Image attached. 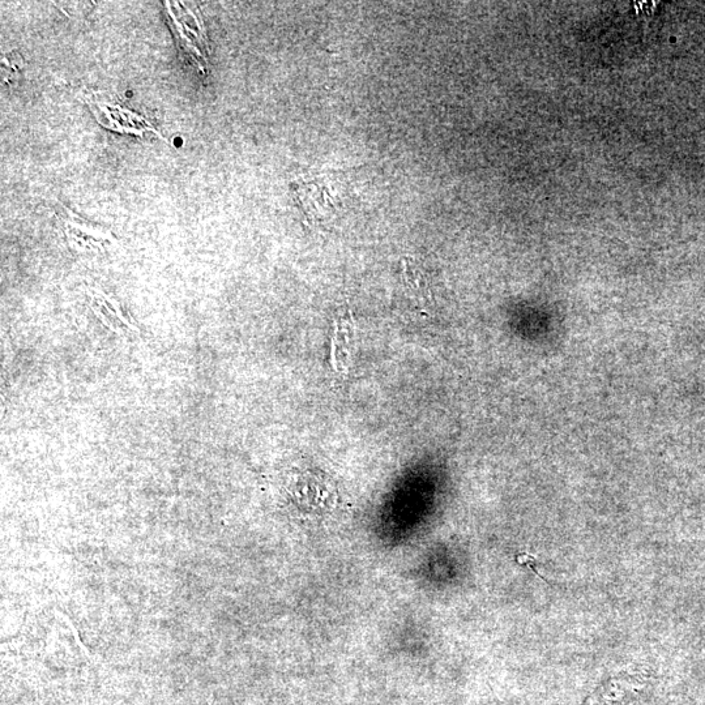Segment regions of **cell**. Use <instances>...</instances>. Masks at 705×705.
I'll list each match as a JSON object with an SVG mask.
<instances>
[{
    "mask_svg": "<svg viewBox=\"0 0 705 705\" xmlns=\"http://www.w3.org/2000/svg\"><path fill=\"white\" fill-rule=\"evenodd\" d=\"M2 67L3 80L10 83V80H16L19 76L23 61L17 53L7 54L2 58Z\"/></svg>",
    "mask_w": 705,
    "mask_h": 705,
    "instance_id": "5b68a950",
    "label": "cell"
},
{
    "mask_svg": "<svg viewBox=\"0 0 705 705\" xmlns=\"http://www.w3.org/2000/svg\"><path fill=\"white\" fill-rule=\"evenodd\" d=\"M97 97H91L88 100L89 106L93 109V113L96 114L98 122L102 126L111 128L117 132H122L121 121H117L119 114L125 125H123V132H130V134H143V131H155L153 127L149 126L143 118L139 117L138 114L132 113L123 117V114H127L128 109L123 108L121 104H115L114 101H105V98H100V94Z\"/></svg>",
    "mask_w": 705,
    "mask_h": 705,
    "instance_id": "277c9868",
    "label": "cell"
},
{
    "mask_svg": "<svg viewBox=\"0 0 705 705\" xmlns=\"http://www.w3.org/2000/svg\"><path fill=\"white\" fill-rule=\"evenodd\" d=\"M87 294L93 313L110 331L122 336H131L138 332L134 319L128 315L117 299L97 289H88Z\"/></svg>",
    "mask_w": 705,
    "mask_h": 705,
    "instance_id": "3957f363",
    "label": "cell"
},
{
    "mask_svg": "<svg viewBox=\"0 0 705 705\" xmlns=\"http://www.w3.org/2000/svg\"><path fill=\"white\" fill-rule=\"evenodd\" d=\"M165 4L170 28L182 57L195 64L200 71L205 72L208 49L202 17L200 14H194V10L187 7L185 3L166 2Z\"/></svg>",
    "mask_w": 705,
    "mask_h": 705,
    "instance_id": "6da1fadb",
    "label": "cell"
},
{
    "mask_svg": "<svg viewBox=\"0 0 705 705\" xmlns=\"http://www.w3.org/2000/svg\"><path fill=\"white\" fill-rule=\"evenodd\" d=\"M61 219L68 245L78 252H101L114 242L110 230L62 208Z\"/></svg>",
    "mask_w": 705,
    "mask_h": 705,
    "instance_id": "7a4b0ae2",
    "label": "cell"
},
{
    "mask_svg": "<svg viewBox=\"0 0 705 705\" xmlns=\"http://www.w3.org/2000/svg\"><path fill=\"white\" fill-rule=\"evenodd\" d=\"M516 561L519 562L521 566L528 567L529 570H532L534 572V574L540 576L542 580H545L544 576H542L540 574V571L537 570V566H540L541 563H538L536 561V558L533 557V555L527 553L519 554L516 557Z\"/></svg>",
    "mask_w": 705,
    "mask_h": 705,
    "instance_id": "8992f818",
    "label": "cell"
}]
</instances>
